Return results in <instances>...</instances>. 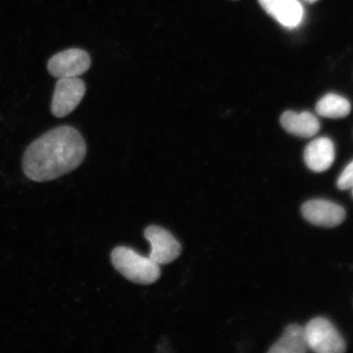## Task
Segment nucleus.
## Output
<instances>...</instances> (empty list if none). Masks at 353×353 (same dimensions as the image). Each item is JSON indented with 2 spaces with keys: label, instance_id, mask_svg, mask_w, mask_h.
I'll list each match as a JSON object with an SVG mask.
<instances>
[{
  "label": "nucleus",
  "instance_id": "39448f33",
  "mask_svg": "<svg viewBox=\"0 0 353 353\" xmlns=\"http://www.w3.org/2000/svg\"><path fill=\"white\" fill-rule=\"evenodd\" d=\"M144 236L151 245L148 257L160 266L173 263L182 253V245L165 228L152 225L145 229Z\"/></svg>",
  "mask_w": 353,
  "mask_h": 353
},
{
  "label": "nucleus",
  "instance_id": "423d86ee",
  "mask_svg": "<svg viewBox=\"0 0 353 353\" xmlns=\"http://www.w3.org/2000/svg\"><path fill=\"white\" fill-rule=\"evenodd\" d=\"M90 65V56L86 51L70 48L52 56L48 61V70L57 79L74 78L85 73Z\"/></svg>",
  "mask_w": 353,
  "mask_h": 353
},
{
  "label": "nucleus",
  "instance_id": "6e6552de",
  "mask_svg": "<svg viewBox=\"0 0 353 353\" xmlns=\"http://www.w3.org/2000/svg\"><path fill=\"white\" fill-rule=\"evenodd\" d=\"M268 14L286 28L293 29L301 23L304 12L299 0H259Z\"/></svg>",
  "mask_w": 353,
  "mask_h": 353
},
{
  "label": "nucleus",
  "instance_id": "20e7f679",
  "mask_svg": "<svg viewBox=\"0 0 353 353\" xmlns=\"http://www.w3.org/2000/svg\"><path fill=\"white\" fill-rule=\"evenodd\" d=\"M85 91V82L78 77L59 79L52 96V114L57 118L68 116L81 103Z\"/></svg>",
  "mask_w": 353,
  "mask_h": 353
},
{
  "label": "nucleus",
  "instance_id": "7ed1b4c3",
  "mask_svg": "<svg viewBox=\"0 0 353 353\" xmlns=\"http://www.w3.org/2000/svg\"><path fill=\"white\" fill-rule=\"evenodd\" d=\"M305 328L308 348L319 353H342L346 343L331 322L324 317H316Z\"/></svg>",
  "mask_w": 353,
  "mask_h": 353
},
{
  "label": "nucleus",
  "instance_id": "9b49d317",
  "mask_svg": "<svg viewBox=\"0 0 353 353\" xmlns=\"http://www.w3.org/2000/svg\"><path fill=\"white\" fill-rule=\"evenodd\" d=\"M308 350L305 328L299 325L287 326L283 335L268 352L271 353H304Z\"/></svg>",
  "mask_w": 353,
  "mask_h": 353
},
{
  "label": "nucleus",
  "instance_id": "f03ea898",
  "mask_svg": "<svg viewBox=\"0 0 353 353\" xmlns=\"http://www.w3.org/2000/svg\"><path fill=\"white\" fill-rule=\"evenodd\" d=\"M114 268L121 274L134 283L151 285L161 277L160 265L145 256L125 246L114 248L110 255Z\"/></svg>",
  "mask_w": 353,
  "mask_h": 353
},
{
  "label": "nucleus",
  "instance_id": "1a4fd4ad",
  "mask_svg": "<svg viewBox=\"0 0 353 353\" xmlns=\"http://www.w3.org/2000/svg\"><path fill=\"white\" fill-rule=\"evenodd\" d=\"M334 157V143L325 137L312 141L304 151V161L314 172L327 170L332 165Z\"/></svg>",
  "mask_w": 353,
  "mask_h": 353
},
{
  "label": "nucleus",
  "instance_id": "9d476101",
  "mask_svg": "<svg viewBox=\"0 0 353 353\" xmlns=\"http://www.w3.org/2000/svg\"><path fill=\"white\" fill-rule=\"evenodd\" d=\"M282 127L295 136L311 138L319 132L320 122L312 113L286 112L281 117Z\"/></svg>",
  "mask_w": 353,
  "mask_h": 353
},
{
  "label": "nucleus",
  "instance_id": "ddd939ff",
  "mask_svg": "<svg viewBox=\"0 0 353 353\" xmlns=\"http://www.w3.org/2000/svg\"><path fill=\"white\" fill-rule=\"evenodd\" d=\"M353 186V161L343 170L337 181L339 189L347 190Z\"/></svg>",
  "mask_w": 353,
  "mask_h": 353
},
{
  "label": "nucleus",
  "instance_id": "4468645a",
  "mask_svg": "<svg viewBox=\"0 0 353 353\" xmlns=\"http://www.w3.org/2000/svg\"><path fill=\"white\" fill-rule=\"evenodd\" d=\"M305 1H307L308 3H314V2L317 1V0H305Z\"/></svg>",
  "mask_w": 353,
  "mask_h": 353
},
{
  "label": "nucleus",
  "instance_id": "f257e3e1",
  "mask_svg": "<svg viewBox=\"0 0 353 353\" xmlns=\"http://www.w3.org/2000/svg\"><path fill=\"white\" fill-rule=\"evenodd\" d=\"M86 150L85 140L77 130L57 127L26 148L22 170L34 182H48L77 169L85 160Z\"/></svg>",
  "mask_w": 353,
  "mask_h": 353
},
{
  "label": "nucleus",
  "instance_id": "2eb2a0df",
  "mask_svg": "<svg viewBox=\"0 0 353 353\" xmlns=\"http://www.w3.org/2000/svg\"><path fill=\"white\" fill-rule=\"evenodd\" d=\"M352 195H353V186H352Z\"/></svg>",
  "mask_w": 353,
  "mask_h": 353
},
{
  "label": "nucleus",
  "instance_id": "f8f14e48",
  "mask_svg": "<svg viewBox=\"0 0 353 353\" xmlns=\"http://www.w3.org/2000/svg\"><path fill=\"white\" fill-rule=\"evenodd\" d=\"M316 110V112L323 117L343 118L350 113L351 104L342 96L330 94L324 96L317 103Z\"/></svg>",
  "mask_w": 353,
  "mask_h": 353
},
{
  "label": "nucleus",
  "instance_id": "0eeeda50",
  "mask_svg": "<svg viewBox=\"0 0 353 353\" xmlns=\"http://www.w3.org/2000/svg\"><path fill=\"white\" fill-rule=\"evenodd\" d=\"M303 217L316 226L333 228L341 224L346 212L336 203L326 200H312L302 206Z\"/></svg>",
  "mask_w": 353,
  "mask_h": 353
}]
</instances>
